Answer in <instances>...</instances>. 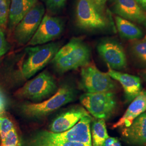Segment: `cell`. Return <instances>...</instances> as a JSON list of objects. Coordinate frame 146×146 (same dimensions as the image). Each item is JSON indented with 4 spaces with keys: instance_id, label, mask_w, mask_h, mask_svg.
<instances>
[{
    "instance_id": "cell-1",
    "label": "cell",
    "mask_w": 146,
    "mask_h": 146,
    "mask_svg": "<svg viewBox=\"0 0 146 146\" xmlns=\"http://www.w3.org/2000/svg\"><path fill=\"white\" fill-rule=\"evenodd\" d=\"M61 48L58 42L28 46L24 49L17 63V73L23 80H28L52 61Z\"/></svg>"
},
{
    "instance_id": "cell-2",
    "label": "cell",
    "mask_w": 146,
    "mask_h": 146,
    "mask_svg": "<svg viewBox=\"0 0 146 146\" xmlns=\"http://www.w3.org/2000/svg\"><path fill=\"white\" fill-rule=\"evenodd\" d=\"M90 48L78 38H73L61 47L52 61L58 72L65 73L83 67L90 60Z\"/></svg>"
},
{
    "instance_id": "cell-3",
    "label": "cell",
    "mask_w": 146,
    "mask_h": 146,
    "mask_svg": "<svg viewBox=\"0 0 146 146\" xmlns=\"http://www.w3.org/2000/svg\"><path fill=\"white\" fill-rule=\"evenodd\" d=\"M75 96V90L72 87L65 85L58 89L48 99L40 103L23 104L21 106V111L28 117L41 118L72 102Z\"/></svg>"
},
{
    "instance_id": "cell-4",
    "label": "cell",
    "mask_w": 146,
    "mask_h": 146,
    "mask_svg": "<svg viewBox=\"0 0 146 146\" xmlns=\"http://www.w3.org/2000/svg\"><path fill=\"white\" fill-rule=\"evenodd\" d=\"M93 0H77L76 22L81 29L88 31H102L110 26L109 19Z\"/></svg>"
},
{
    "instance_id": "cell-5",
    "label": "cell",
    "mask_w": 146,
    "mask_h": 146,
    "mask_svg": "<svg viewBox=\"0 0 146 146\" xmlns=\"http://www.w3.org/2000/svg\"><path fill=\"white\" fill-rule=\"evenodd\" d=\"M57 89V84L52 75L47 71H43L27 82L17 91L16 95L32 101H40L54 94Z\"/></svg>"
},
{
    "instance_id": "cell-6",
    "label": "cell",
    "mask_w": 146,
    "mask_h": 146,
    "mask_svg": "<svg viewBox=\"0 0 146 146\" xmlns=\"http://www.w3.org/2000/svg\"><path fill=\"white\" fill-rule=\"evenodd\" d=\"M81 104L96 119H108L114 113L116 100L113 92L86 93L80 98Z\"/></svg>"
},
{
    "instance_id": "cell-7",
    "label": "cell",
    "mask_w": 146,
    "mask_h": 146,
    "mask_svg": "<svg viewBox=\"0 0 146 146\" xmlns=\"http://www.w3.org/2000/svg\"><path fill=\"white\" fill-rule=\"evenodd\" d=\"M113 80L107 73H103L95 66L88 64L81 69L80 86L86 93L113 92L116 87Z\"/></svg>"
},
{
    "instance_id": "cell-8",
    "label": "cell",
    "mask_w": 146,
    "mask_h": 146,
    "mask_svg": "<svg viewBox=\"0 0 146 146\" xmlns=\"http://www.w3.org/2000/svg\"><path fill=\"white\" fill-rule=\"evenodd\" d=\"M45 8L36 3L14 29V38L20 45L27 44L35 34L42 21Z\"/></svg>"
},
{
    "instance_id": "cell-9",
    "label": "cell",
    "mask_w": 146,
    "mask_h": 146,
    "mask_svg": "<svg viewBox=\"0 0 146 146\" xmlns=\"http://www.w3.org/2000/svg\"><path fill=\"white\" fill-rule=\"evenodd\" d=\"M63 30L64 23L60 18L46 14L27 45L34 46L49 43L60 36Z\"/></svg>"
},
{
    "instance_id": "cell-10",
    "label": "cell",
    "mask_w": 146,
    "mask_h": 146,
    "mask_svg": "<svg viewBox=\"0 0 146 146\" xmlns=\"http://www.w3.org/2000/svg\"><path fill=\"white\" fill-rule=\"evenodd\" d=\"M97 50L100 56L111 69L116 70L126 68V55L119 43L112 40H105L100 42Z\"/></svg>"
},
{
    "instance_id": "cell-11",
    "label": "cell",
    "mask_w": 146,
    "mask_h": 146,
    "mask_svg": "<svg viewBox=\"0 0 146 146\" xmlns=\"http://www.w3.org/2000/svg\"><path fill=\"white\" fill-rule=\"evenodd\" d=\"M92 118L90 115L83 117L78 122L68 131L61 133L50 131L52 137L63 141L79 142L92 146L90 123Z\"/></svg>"
},
{
    "instance_id": "cell-12",
    "label": "cell",
    "mask_w": 146,
    "mask_h": 146,
    "mask_svg": "<svg viewBox=\"0 0 146 146\" xmlns=\"http://www.w3.org/2000/svg\"><path fill=\"white\" fill-rule=\"evenodd\" d=\"M84 107L76 106L61 113L52 120L49 129L54 133H61L68 131L75 125L83 117L89 115Z\"/></svg>"
},
{
    "instance_id": "cell-13",
    "label": "cell",
    "mask_w": 146,
    "mask_h": 146,
    "mask_svg": "<svg viewBox=\"0 0 146 146\" xmlns=\"http://www.w3.org/2000/svg\"><path fill=\"white\" fill-rule=\"evenodd\" d=\"M115 14L127 20L146 26V11L137 0H114Z\"/></svg>"
},
{
    "instance_id": "cell-14",
    "label": "cell",
    "mask_w": 146,
    "mask_h": 146,
    "mask_svg": "<svg viewBox=\"0 0 146 146\" xmlns=\"http://www.w3.org/2000/svg\"><path fill=\"white\" fill-rule=\"evenodd\" d=\"M123 140L135 146L146 145V113L137 117L129 127L122 130Z\"/></svg>"
},
{
    "instance_id": "cell-15",
    "label": "cell",
    "mask_w": 146,
    "mask_h": 146,
    "mask_svg": "<svg viewBox=\"0 0 146 146\" xmlns=\"http://www.w3.org/2000/svg\"><path fill=\"white\" fill-rule=\"evenodd\" d=\"M108 67L107 74L113 80L120 82L122 85L125 97L128 101L131 102L141 93V80L137 76L126 73L119 72Z\"/></svg>"
},
{
    "instance_id": "cell-16",
    "label": "cell",
    "mask_w": 146,
    "mask_h": 146,
    "mask_svg": "<svg viewBox=\"0 0 146 146\" xmlns=\"http://www.w3.org/2000/svg\"><path fill=\"white\" fill-rule=\"evenodd\" d=\"M146 110V90L141 91L129 106L125 113L113 126L117 128L125 126L129 127L133 121Z\"/></svg>"
},
{
    "instance_id": "cell-17",
    "label": "cell",
    "mask_w": 146,
    "mask_h": 146,
    "mask_svg": "<svg viewBox=\"0 0 146 146\" xmlns=\"http://www.w3.org/2000/svg\"><path fill=\"white\" fill-rule=\"evenodd\" d=\"M23 146H92L79 142L56 139L48 131H40L33 134Z\"/></svg>"
},
{
    "instance_id": "cell-18",
    "label": "cell",
    "mask_w": 146,
    "mask_h": 146,
    "mask_svg": "<svg viewBox=\"0 0 146 146\" xmlns=\"http://www.w3.org/2000/svg\"><path fill=\"white\" fill-rule=\"evenodd\" d=\"M37 3V0H11L8 26L13 30L27 13Z\"/></svg>"
},
{
    "instance_id": "cell-19",
    "label": "cell",
    "mask_w": 146,
    "mask_h": 146,
    "mask_svg": "<svg viewBox=\"0 0 146 146\" xmlns=\"http://www.w3.org/2000/svg\"><path fill=\"white\" fill-rule=\"evenodd\" d=\"M115 19L117 29L123 38L135 40H139L143 36V34L141 29L131 21L119 16H116Z\"/></svg>"
},
{
    "instance_id": "cell-20",
    "label": "cell",
    "mask_w": 146,
    "mask_h": 146,
    "mask_svg": "<svg viewBox=\"0 0 146 146\" xmlns=\"http://www.w3.org/2000/svg\"><path fill=\"white\" fill-rule=\"evenodd\" d=\"M92 138L93 146H103L105 140L110 136L108 134L104 119H96L92 125Z\"/></svg>"
},
{
    "instance_id": "cell-21",
    "label": "cell",
    "mask_w": 146,
    "mask_h": 146,
    "mask_svg": "<svg viewBox=\"0 0 146 146\" xmlns=\"http://www.w3.org/2000/svg\"><path fill=\"white\" fill-rule=\"evenodd\" d=\"M133 55L141 63L146 66V41H136L131 46Z\"/></svg>"
},
{
    "instance_id": "cell-22",
    "label": "cell",
    "mask_w": 146,
    "mask_h": 146,
    "mask_svg": "<svg viewBox=\"0 0 146 146\" xmlns=\"http://www.w3.org/2000/svg\"><path fill=\"white\" fill-rule=\"evenodd\" d=\"M14 128V125L9 118L2 114L0 115V137L1 140H3L7 134Z\"/></svg>"
},
{
    "instance_id": "cell-23",
    "label": "cell",
    "mask_w": 146,
    "mask_h": 146,
    "mask_svg": "<svg viewBox=\"0 0 146 146\" xmlns=\"http://www.w3.org/2000/svg\"><path fill=\"white\" fill-rule=\"evenodd\" d=\"M10 1L0 0V27L5 28L8 21Z\"/></svg>"
},
{
    "instance_id": "cell-24",
    "label": "cell",
    "mask_w": 146,
    "mask_h": 146,
    "mask_svg": "<svg viewBox=\"0 0 146 146\" xmlns=\"http://www.w3.org/2000/svg\"><path fill=\"white\" fill-rule=\"evenodd\" d=\"M20 141L16 132L14 128L5 136V139L2 140L1 146H20Z\"/></svg>"
},
{
    "instance_id": "cell-25",
    "label": "cell",
    "mask_w": 146,
    "mask_h": 146,
    "mask_svg": "<svg viewBox=\"0 0 146 146\" xmlns=\"http://www.w3.org/2000/svg\"><path fill=\"white\" fill-rule=\"evenodd\" d=\"M67 0H44L47 10L55 14L61 11L64 7Z\"/></svg>"
},
{
    "instance_id": "cell-26",
    "label": "cell",
    "mask_w": 146,
    "mask_h": 146,
    "mask_svg": "<svg viewBox=\"0 0 146 146\" xmlns=\"http://www.w3.org/2000/svg\"><path fill=\"white\" fill-rule=\"evenodd\" d=\"M9 49L8 43L6 40L5 35L0 28V58L7 52Z\"/></svg>"
},
{
    "instance_id": "cell-27",
    "label": "cell",
    "mask_w": 146,
    "mask_h": 146,
    "mask_svg": "<svg viewBox=\"0 0 146 146\" xmlns=\"http://www.w3.org/2000/svg\"><path fill=\"white\" fill-rule=\"evenodd\" d=\"M117 141V139L115 137H109L104 141L103 146H113L114 144Z\"/></svg>"
},
{
    "instance_id": "cell-28",
    "label": "cell",
    "mask_w": 146,
    "mask_h": 146,
    "mask_svg": "<svg viewBox=\"0 0 146 146\" xmlns=\"http://www.w3.org/2000/svg\"><path fill=\"white\" fill-rule=\"evenodd\" d=\"M5 107V98L0 92V115L4 111Z\"/></svg>"
},
{
    "instance_id": "cell-29",
    "label": "cell",
    "mask_w": 146,
    "mask_h": 146,
    "mask_svg": "<svg viewBox=\"0 0 146 146\" xmlns=\"http://www.w3.org/2000/svg\"><path fill=\"white\" fill-rule=\"evenodd\" d=\"M93 1L97 5L103 9L104 5L107 0H93Z\"/></svg>"
},
{
    "instance_id": "cell-30",
    "label": "cell",
    "mask_w": 146,
    "mask_h": 146,
    "mask_svg": "<svg viewBox=\"0 0 146 146\" xmlns=\"http://www.w3.org/2000/svg\"><path fill=\"white\" fill-rule=\"evenodd\" d=\"M137 1L142 8L146 11V0H137Z\"/></svg>"
},
{
    "instance_id": "cell-31",
    "label": "cell",
    "mask_w": 146,
    "mask_h": 146,
    "mask_svg": "<svg viewBox=\"0 0 146 146\" xmlns=\"http://www.w3.org/2000/svg\"><path fill=\"white\" fill-rule=\"evenodd\" d=\"M142 75L145 79L146 80V69L142 72Z\"/></svg>"
},
{
    "instance_id": "cell-32",
    "label": "cell",
    "mask_w": 146,
    "mask_h": 146,
    "mask_svg": "<svg viewBox=\"0 0 146 146\" xmlns=\"http://www.w3.org/2000/svg\"><path fill=\"white\" fill-rule=\"evenodd\" d=\"M113 146H121V143H120V142L119 141H117L116 142H115V143L114 144V145H113Z\"/></svg>"
},
{
    "instance_id": "cell-33",
    "label": "cell",
    "mask_w": 146,
    "mask_h": 146,
    "mask_svg": "<svg viewBox=\"0 0 146 146\" xmlns=\"http://www.w3.org/2000/svg\"><path fill=\"white\" fill-rule=\"evenodd\" d=\"M145 40H146V36H145Z\"/></svg>"
},
{
    "instance_id": "cell-34",
    "label": "cell",
    "mask_w": 146,
    "mask_h": 146,
    "mask_svg": "<svg viewBox=\"0 0 146 146\" xmlns=\"http://www.w3.org/2000/svg\"></svg>"
},
{
    "instance_id": "cell-35",
    "label": "cell",
    "mask_w": 146,
    "mask_h": 146,
    "mask_svg": "<svg viewBox=\"0 0 146 146\" xmlns=\"http://www.w3.org/2000/svg\"></svg>"
}]
</instances>
